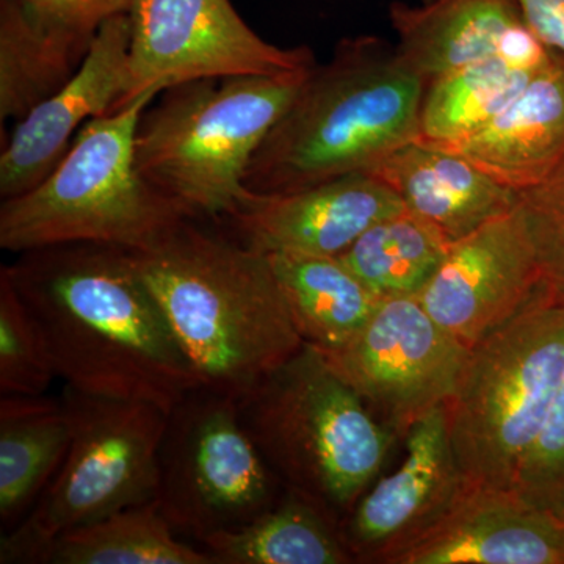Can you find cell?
Returning a JSON list of instances; mask_svg holds the SVG:
<instances>
[{"mask_svg": "<svg viewBox=\"0 0 564 564\" xmlns=\"http://www.w3.org/2000/svg\"><path fill=\"white\" fill-rule=\"evenodd\" d=\"M3 270L69 388L158 404L169 413L202 386L131 251L61 245L22 252Z\"/></svg>", "mask_w": 564, "mask_h": 564, "instance_id": "6da1fadb", "label": "cell"}, {"mask_svg": "<svg viewBox=\"0 0 564 564\" xmlns=\"http://www.w3.org/2000/svg\"><path fill=\"white\" fill-rule=\"evenodd\" d=\"M133 262L199 384L239 400L302 350L269 256L185 220Z\"/></svg>", "mask_w": 564, "mask_h": 564, "instance_id": "7a4b0ae2", "label": "cell"}, {"mask_svg": "<svg viewBox=\"0 0 564 564\" xmlns=\"http://www.w3.org/2000/svg\"><path fill=\"white\" fill-rule=\"evenodd\" d=\"M423 91L399 47L375 35L340 41L328 62L307 70L252 158L245 188L293 192L375 172L417 140Z\"/></svg>", "mask_w": 564, "mask_h": 564, "instance_id": "3957f363", "label": "cell"}, {"mask_svg": "<svg viewBox=\"0 0 564 564\" xmlns=\"http://www.w3.org/2000/svg\"><path fill=\"white\" fill-rule=\"evenodd\" d=\"M158 96L147 93L88 121L46 180L3 199L0 247L21 254L76 243L141 252L192 220L137 166V131Z\"/></svg>", "mask_w": 564, "mask_h": 564, "instance_id": "277c9868", "label": "cell"}, {"mask_svg": "<svg viewBox=\"0 0 564 564\" xmlns=\"http://www.w3.org/2000/svg\"><path fill=\"white\" fill-rule=\"evenodd\" d=\"M237 403L245 430L284 488L343 524L380 474L392 430L307 344Z\"/></svg>", "mask_w": 564, "mask_h": 564, "instance_id": "5b68a950", "label": "cell"}, {"mask_svg": "<svg viewBox=\"0 0 564 564\" xmlns=\"http://www.w3.org/2000/svg\"><path fill=\"white\" fill-rule=\"evenodd\" d=\"M311 68L195 80L162 91L137 131L140 173L192 220L228 218L252 158Z\"/></svg>", "mask_w": 564, "mask_h": 564, "instance_id": "8992f818", "label": "cell"}, {"mask_svg": "<svg viewBox=\"0 0 564 564\" xmlns=\"http://www.w3.org/2000/svg\"><path fill=\"white\" fill-rule=\"evenodd\" d=\"M564 381V296L543 282L499 328L470 348L445 403L464 477L513 489Z\"/></svg>", "mask_w": 564, "mask_h": 564, "instance_id": "52a82bcc", "label": "cell"}, {"mask_svg": "<svg viewBox=\"0 0 564 564\" xmlns=\"http://www.w3.org/2000/svg\"><path fill=\"white\" fill-rule=\"evenodd\" d=\"M62 400L70 429L68 455L31 513L2 533V564H41L61 534L158 499L169 413L158 404L90 395L69 386Z\"/></svg>", "mask_w": 564, "mask_h": 564, "instance_id": "ba28073f", "label": "cell"}, {"mask_svg": "<svg viewBox=\"0 0 564 564\" xmlns=\"http://www.w3.org/2000/svg\"><path fill=\"white\" fill-rule=\"evenodd\" d=\"M284 489L245 430L237 399L198 386L169 411L155 500L180 536L199 543L248 524Z\"/></svg>", "mask_w": 564, "mask_h": 564, "instance_id": "9c48e42d", "label": "cell"}, {"mask_svg": "<svg viewBox=\"0 0 564 564\" xmlns=\"http://www.w3.org/2000/svg\"><path fill=\"white\" fill-rule=\"evenodd\" d=\"M128 17L129 88L122 106L188 82L315 65L310 47H280L263 40L231 0H133Z\"/></svg>", "mask_w": 564, "mask_h": 564, "instance_id": "30bf717a", "label": "cell"}, {"mask_svg": "<svg viewBox=\"0 0 564 564\" xmlns=\"http://www.w3.org/2000/svg\"><path fill=\"white\" fill-rule=\"evenodd\" d=\"M469 348L444 329L419 296L383 299L369 321L326 361L392 432L454 395Z\"/></svg>", "mask_w": 564, "mask_h": 564, "instance_id": "8fae6325", "label": "cell"}, {"mask_svg": "<svg viewBox=\"0 0 564 564\" xmlns=\"http://www.w3.org/2000/svg\"><path fill=\"white\" fill-rule=\"evenodd\" d=\"M541 270L519 206L451 243L419 300L434 321L473 348L536 291Z\"/></svg>", "mask_w": 564, "mask_h": 564, "instance_id": "7c38bea8", "label": "cell"}, {"mask_svg": "<svg viewBox=\"0 0 564 564\" xmlns=\"http://www.w3.org/2000/svg\"><path fill=\"white\" fill-rule=\"evenodd\" d=\"M403 210L388 182L355 173L293 192L245 188L228 220L240 242L263 254L339 258L367 229Z\"/></svg>", "mask_w": 564, "mask_h": 564, "instance_id": "4fadbf2b", "label": "cell"}, {"mask_svg": "<svg viewBox=\"0 0 564 564\" xmlns=\"http://www.w3.org/2000/svg\"><path fill=\"white\" fill-rule=\"evenodd\" d=\"M464 484L441 404L410 426L399 469L373 481L340 524L356 562L384 563L437 521Z\"/></svg>", "mask_w": 564, "mask_h": 564, "instance_id": "5bb4252c", "label": "cell"}, {"mask_svg": "<svg viewBox=\"0 0 564 564\" xmlns=\"http://www.w3.org/2000/svg\"><path fill=\"white\" fill-rule=\"evenodd\" d=\"M128 13L104 22L84 65L46 101L18 121L0 155V196L24 195L50 176L80 129L120 109L129 88Z\"/></svg>", "mask_w": 564, "mask_h": 564, "instance_id": "9a60e30c", "label": "cell"}, {"mask_svg": "<svg viewBox=\"0 0 564 564\" xmlns=\"http://www.w3.org/2000/svg\"><path fill=\"white\" fill-rule=\"evenodd\" d=\"M386 564H564V519L514 489L467 480L451 507Z\"/></svg>", "mask_w": 564, "mask_h": 564, "instance_id": "2e32d148", "label": "cell"}, {"mask_svg": "<svg viewBox=\"0 0 564 564\" xmlns=\"http://www.w3.org/2000/svg\"><path fill=\"white\" fill-rule=\"evenodd\" d=\"M372 173L448 243L513 210L519 202V192L494 181L469 159L417 140L392 152Z\"/></svg>", "mask_w": 564, "mask_h": 564, "instance_id": "e0dca14e", "label": "cell"}, {"mask_svg": "<svg viewBox=\"0 0 564 564\" xmlns=\"http://www.w3.org/2000/svg\"><path fill=\"white\" fill-rule=\"evenodd\" d=\"M448 151L516 192L540 184L564 158V55L554 52L499 117Z\"/></svg>", "mask_w": 564, "mask_h": 564, "instance_id": "ac0fdd59", "label": "cell"}, {"mask_svg": "<svg viewBox=\"0 0 564 564\" xmlns=\"http://www.w3.org/2000/svg\"><path fill=\"white\" fill-rule=\"evenodd\" d=\"M389 20L400 54L425 87L464 66L500 57L511 33L527 22L516 0L393 2Z\"/></svg>", "mask_w": 564, "mask_h": 564, "instance_id": "d6986e66", "label": "cell"}, {"mask_svg": "<svg viewBox=\"0 0 564 564\" xmlns=\"http://www.w3.org/2000/svg\"><path fill=\"white\" fill-rule=\"evenodd\" d=\"M95 35L47 20L24 0H0V121L28 117L84 65Z\"/></svg>", "mask_w": 564, "mask_h": 564, "instance_id": "ffe728a7", "label": "cell"}, {"mask_svg": "<svg viewBox=\"0 0 564 564\" xmlns=\"http://www.w3.org/2000/svg\"><path fill=\"white\" fill-rule=\"evenodd\" d=\"M70 444L61 399L0 395V524L10 532L46 491Z\"/></svg>", "mask_w": 564, "mask_h": 564, "instance_id": "44dd1931", "label": "cell"}, {"mask_svg": "<svg viewBox=\"0 0 564 564\" xmlns=\"http://www.w3.org/2000/svg\"><path fill=\"white\" fill-rule=\"evenodd\" d=\"M217 564L355 563L339 522L303 494L281 499L242 527L199 541Z\"/></svg>", "mask_w": 564, "mask_h": 564, "instance_id": "7402d4cb", "label": "cell"}, {"mask_svg": "<svg viewBox=\"0 0 564 564\" xmlns=\"http://www.w3.org/2000/svg\"><path fill=\"white\" fill-rule=\"evenodd\" d=\"M267 256L296 332L322 352L350 343L380 302L340 258Z\"/></svg>", "mask_w": 564, "mask_h": 564, "instance_id": "603a6c76", "label": "cell"}, {"mask_svg": "<svg viewBox=\"0 0 564 564\" xmlns=\"http://www.w3.org/2000/svg\"><path fill=\"white\" fill-rule=\"evenodd\" d=\"M541 68L496 55L430 82L423 91L417 141L444 150L458 147L499 117Z\"/></svg>", "mask_w": 564, "mask_h": 564, "instance_id": "cb8c5ba5", "label": "cell"}, {"mask_svg": "<svg viewBox=\"0 0 564 564\" xmlns=\"http://www.w3.org/2000/svg\"><path fill=\"white\" fill-rule=\"evenodd\" d=\"M177 536L152 500L61 534L41 564H217Z\"/></svg>", "mask_w": 564, "mask_h": 564, "instance_id": "d4e9b609", "label": "cell"}, {"mask_svg": "<svg viewBox=\"0 0 564 564\" xmlns=\"http://www.w3.org/2000/svg\"><path fill=\"white\" fill-rule=\"evenodd\" d=\"M448 247L430 223L403 210L367 229L339 258L380 300L419 296Z\"/></svg>", "mask_w": 564, "mask_h": 564, "instance_id": "484cf974", "label": "cell"}, {"mask_svg": "<svg viewBox=\"0 0 564 564\" xmlns=\"http://www.w3.org/2000/svg\"><path fill=\"white\" fill-rule=\"evenodd\" d=\"M57 378L50 347L9 273L0 272V395H43Z\"/></svg>", "mask_w": 564, "mask_h": 564, "instance_id": "4316f807", "label": "cell"}, {"mask_svg": "<svg viewBox=\"0 0 564 564\" xmlns=\"http://www.w3.org/2000/svg\"><path fill=\"white\" fill-rule=\"evenodd\" d=\"M518 206L536 252L541 282L564 296V158L540 184L519 192Z\"/></svg>", "mask_w": 564, "mask_h": 564, "instance_id": "83f0119b", "label": "cell"}, {"mask_svg": "<svg viewBox=\"0 0 564 564\" xmlns=\"http://www.w3.org/2000/svg\"><path fill=\"white\" fill-rule=\"evenodd\" d=\"M513 489L564 519V381L543 432L519 467Z\"/></svg>", "mask_w": 564, "mask_h": 564, "instance_id": "f1b7e54d", "label": "cell"}, {"mask_svg": "<svg viewBox=\"0 0 564 564\" xmlns=\"http://www.w3.org/2000/svg\"><path fill=\"white\" fill-rule=\"evenodd\" d=\"M47 20L58 22L80 33L96 35L99 28L118 17L129 13L133 0H24Z\"/></svg>", "mask_w": 564, "mask_h": 564, "instance_id": "f546056e", "label": "cell"}, {"mask_svg": "<svg viewBox=\"0 0 564 564\" xmlns=\"http://www.w3.org/2000/svg\"><path fill=\"white\" fill-rule=\"evenodd\" d=\"M545 46L564 55V0H516Z\"/></svg>", "mask_w": 564, "mask_h": 564, "instance_id": "4dcf8cb0", "label": "cell"}, {"mask_svg": "<svg viewBox=\"0 0 564 564\" xmlns=\"http://www.w3.org/2000/svg\"><path fill=\"white\" fill-rule=\"evenodd\" d=\"M421 2H429V0H421Z\"/></svg>", "mask_w": 564, "mask_h": 564, "instance_id": "1f68e13d", "label": "cell"}]
</instances>
